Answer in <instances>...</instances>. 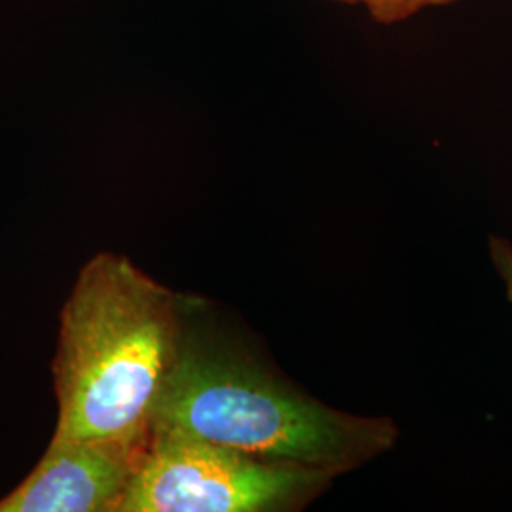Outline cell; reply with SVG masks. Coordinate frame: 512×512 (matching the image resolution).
Listing matches in <instances>:
<instances>
[{
	"mask_svg": "<svg viewBox=\"0 0 512 512\" xmlns=\"http://www.w3.org/2000/svg\"><path fill=\"white\" fill-rule=\"evenodd\" d=\"M186 310L179 294L128 256H93L61 311L52 440L148 435L179 357Z\"/></svg>",
	"mask_w": 512,
	"mask_h": 512,
	"instance_id": "obj_1",
	"label": "cell"
},
{
	"mask_svg": "<svg viewBox=\"0 0 512 512\" xmlns=\"http://www.w3.org/2000/svg\"><path fill=\"white\" fill-rule=\"evenodd\" d=\"M154 425L256 459L325 469L336 476L380 458L399 439L391 418L336 410L306 395L234 340L188 325Z\"/></svg>",
	"mask_w": 512,
	"mask_h": 512,
	"instance_id": "obj_2",
	"label": "cell"
},
{
	"mask_svg": "<svg viewBox=\"0 0 512 512\" xmlns=\"http://www.w3.org/2000/svg\"><path fill=\"white\" fill-rule=\"evenodd\" d=\"M334 478L325 469L256 459L154 425L120 512H296Z\"/></svg>",
	"mask_w": 512,
	"mask_h": 512,
	"instance_id": "obj_3",
	"label": "cell"
},
{
	"mask_svg": "<svg viewBox=\"0 0 512 512\" xmlns=\"http://www.w3.org/2000/svg\"><path fill=\"white\" fill-rule=\"evenodd\" d=\"M150 435L52 440L0 512H120L147 452Z\"/></svg>",
	"mask_w": 512,
	"mask_h": 512,
	"instance_id": "obj_4",
	"label": "cell"
},
{
	"mask_svg": "<svg viewBox=\"0 0 512 512\" xmlns=\"http://www.w3.org/2000/svg\"><path fill=\"white\" fill-rule=\"evenodd\" d=\"M361 2L370 8V12L376 18L384 21H399V19L412 18L421 10L446 6L461 0H361Z\"/></svg>",
	"mask_w": 512,
	"mask_h": 512,
	"instance_id": "obj_5",
	"label": "cell"
},
{
	"mask_svg": "<svg viewBox=\"0 0 512 512\" xmlns=\"http://www.w3.org/2000/svg\"><path fill=\"white\" fill-rule=\"evenodd\" d=\"M490 256L495 272L501 277L507 296L512 302V243L499 236H490Z\"/></svg>",
	"mask_w": 512,
	"mask_h": 512,
	"instance_id": "obj_6",
	"label": "cell"
}]
</instances>
